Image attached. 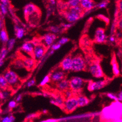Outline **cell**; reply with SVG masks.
<instances>
[{
	"instance_id": "obj_22",
	"label": "cell",
	"mask_w": 122,
	"mask_h": 122,
	"mask_svg": "<svg viewBox=\"0 0 122 122\" xmlns=\"http://www.w3.org/2000/svg\"><path fill=\"white\" fill-rule=\"evenodd\" d=\"M8 85L9 84L5 77L4 76H1V77H0V87H1V88L5 89L7 87Z\"/></svg>"
},
{
	"instance_id": "obj_24",
	"label": "cell",
	"mask_w": 122,
	"mask_h": 122,
	"mask_svg": "<svg viewBox=\"0 0 122 122\" xmlns=\"http://www.w3.org/2000/svg\"><path fill=\"white\" fill-rule=\"evenodd\" d=\"M15 43V39H11L7 41V49L8 50H11L13 48L14 45Z\"/></svg>"
},
{
	"instance_id": "obj_6",
	"label": "cell",
	"mask_w": 122,
	"mask_h": 122,
	"mask_svg": "<svg viewBox=\"0 0 122 122\" xmlns=\"http://www.w3.org/2000/svg\"><path fill=\"white\" fill-rule=\"evenodd\" d=\"M4 76L10 85H14L19 81V77L16 73L12 71H8L6 72Z\"/></svg>"
},
{
	"instance_id": "obj_45",
	"label": "cell",
	"mask_w": 122,
	"mask_h": 122,
	"mask_svg": "<svg viewBox=\"0 0 122 122\" xmlns=\"http://www.w3.org/2000/svg\"><path fill=\"white\" fill-rule=\"evenodd\" d=\"M109 40H110L111 42H114L115 41V38L113 37V36H111L110 39H109Z\"/></svg>"
},
{
	"instance_id": "obj_39",
	"label": "cell",
	"mask_w": 122,
	"mask_h": 122,
	"mask_svg": "<svg viewBox=\"0 0 122 122\" xmlns=\"http://www.w3.org/2000/svg\"><path fill=\"white\" fill-rule=\"evenodd\" d=\"M1 4L8 6L9 5V0H1Z\"/></svg>"
},
{
	"instance_id": "obj_4",
	"label": "cell",
	"mask_w": 122,
	"mask_h": 122,
	"mask_svg": "<svg viewBox=\"0 0 122 122\" xmlns=\"http://www.w3.org/2000/svg\"><path fill=\"white\" fill-rule=\"evenodd\" d=\"M70 88L74 91L80 90L84 85V80L78 77H74L70 81Z\"/></svg>"
},
{
	"instance_id": "obj_12",
	"label": "cell",
	"mask_w": 122,
	"mask_h": 122,
	"mask_svg": "<svg viewBox=\"0 0 122 122\" xmlns=\"http://www.w3.org/2000/svg\"><path fill=\"white\" fill-rule=\"evenodd\" d=\"M34 45L31 42H25L24 43L21 47L22 50L25 53L29 54H33L34 55Z\"/></svg>"
},
{
	"instance_id": "obj_3",
	"label": "cell",
	"mask_w": 122,
	"mask_h": 122,
	"mask_svg": "<svg viewBox=\"0 0 122 122\" xmlns=\"http://www.w3.org/2000/svg\"><path fill=\"white\" fill-rule=\"evenodd\" d=\"M64 107L66 111L69 112H74L77 107H79L77 98L71 97L64 102Z\"/></svg>"
},
{
	"instance_id": "obj_29",
	"label": "cell",
	"mask_w": 122,
	"mask_h": 122,
	"mask_svg": "<svg viewBox=\"0 0 122 122\" xmlns=\"http://www.w3.org/2000/svg\"><path fill=\"white\" fill-rule=\"evenodd\" d=\"M49 80H50V77H49V76H45L44 79H43V80L41 82L40 85H41V86H44V85H45V84H46L49 81Z\"/></svg>"
},
{
	"instance_id": "obj_32",
	"label": "cell",
	"mask_w": 122,
	"mask_h": 122,
	"mask_svg": "<svg viewBox=\"0 0 122 122\" xmlns=\"http://www.w3.org/2000/svg\"><path fill=\"white\" fill-rule=\"evenodd\" d=\"M61 44H60V43H56V44H53L52 45V50H58V49H59L61 47Z\"/></svg>"
},
{
	"instance_id": "obj_38",
	"label": "cell",
	"mask_w": 122,
	"mask_h": 122,
	"mask_svg": "<svg viewBox=\"0 0 122 122\" xmlns=\"http://www.w3.org/2000/svg\"><path fill=\"white\" fill-rule=\"evenodd\" d=\"M71 92L69 91H66V92H65V97H66L67 99H68V98H70L71 97Z\"/></svg>"
},
{
	"instance_id": "obj_37",
	"label": "cell",
	"mask_w": 122,
	"mask_h": 122,
	"mask_svg": "<svg viewBox=\"0 0 122 122\" xmlns=\"http://www.w3.org/2000/svg\"><path fill=\"white\" fill-rule=\"evenodd\" d=\"M35 84V79H32L30 81H29L27 84V86L28 87H30L32 86H33Z\"/></svg>"
},
{
	"instance_id": "obj_21",
	"label": "cell",
	"mask_w": 122,
	"mask_h": 122,
	"mask_svg": "<svg viewBox=\"0 0 122 122\" xmlns=\"http://www.w3.org/2000/svg\"><path fill=\"white\" fill-rule=\"evenodd\" d=\"M80 0H69L67 3V5L69 8L74 7L80 5Z\"/></svg>"
},
{
	"instance_id": "obj_15",
	"label": "cell",
	"mask_w": 122,
	"mask_h": 122,
	"mask_svg": "<svg viewBox=\"0 0 122 122\" xmlns=\"http://www.w3.org/2000/svg\"><path fill=\"white\" fill-rule=\"evenodd\" d=\"M58 88L62 91H67L69 88H70V82L65 79H62L58 82L57 84Z\"/></svg>"
},
{
	"instance_id": "obj_8",
	"label": "cell",
	"mask_w": 122,
	"mask_h": 122,
	"mask_svg": "<svg viewBox=\"0 0 122 122\" xmlns=\"http://www.w3.org/2000/svg\"><path fill=\"white\" fill-rule=\"evenodd\" d=\"M107 39V36L105 33L104 29L102 28L97 29L95 32L94 36V41L98 43H104Z\"/></svg>"
},
{
	"instance_id": "obj_40",
	"label": "cell",
	"mask_w": 122,
	"mask_h": 122,
	"mask_svg": "<svg viewBox=\"0 0 122 122\" xmlns=\"http://www.w3.org/2000/svg\"><path fill=\"white\" fill-rule=\"evenodd\" d=\"M2 122H11L10 117L7 116V117H5L4 118H3Z\"/></svg>"
},
{
	"instance_id": "obj_26",
	"label": "cell",
	"mask_w": 122,
	"mask_h": 122,
	"mask_svg": "<svg viewBox=\"0 0 122 122\" xmlns=\"http://www.w3.org/2000/svg\"><path fill=\"white\" fill-rule=\"evenodd\" d=\"M1 11L2 14L3 15L6 14L8 12V6L1 4Z\"/></svg>"
},
{
	"instance_id": "obj_27",
	"label": "cell",
	"mask_w": 122,
	"mask_h": 122,
	"mask_svg": "<svg viewBox=\"0 0 122 122\" xmlns=\"http://www.w3.org/2000/svg\"><path fill=\"white\" fill-rule=\"evenodd\" d=\"M7 49L5 48H4L2 49L1 53V61H2L3 59H4L6 56L7 53Z\"/></svg>"
},
{
	"instance_id": "obj_17",
	"label": "cell",
	"mask_w": 122,
	"mask_h": 122,
	"mask_svg": "<svg viewBox=\"0 0 122 122\" xmlns=\"http://www.w3.org/2000/svg\"><path fill=\"white\" fill-rule=\"evenodd\" d=\"M79 107H84L89 104V101L87 97L85 96H80L77 98Z\"/></svg>"
},
{
	"instance_id": "obj_19",
	"label": "cell",
	"mask_w": 122,
	"mask_h": 122,
	"mask_svg": "<svg viewBox=\"0 0 122 122\" xmlns=\"http://www.w3.org/2000/svg\"><path fill=\"white\" fill-rule=\"evenodd\" d=\"M23 63L24 67L30 70L32 69L34 65V60L30 58H26L23 61Z\"/></svg>"
},
{
	"instance_id": "obj_47",
	"label": "cell",
	"mask_w": 122,
	"mask_h": 122,
	"mask_svg": "<svg viewBox=\"0 0 122 122\" xmlns=\"http://www.w3.org/2000/svg\"><path fill=\"white\" fill-rule=\"evenodd\" d=\"M80 1H84V0H80Z\"/></svg>"
},
{
	"instance_id": "obj_36",
	"label": "cell",
	"mask_w": 122,
	"mask_h": 122,
	"mask_svg": "<svg viewBox=\"0 0 122 122\" xmlns=\"http://www.w3.org/2000/svg\"><path fill=\"white\" fill-rule=\"evenodd\" d=\"M118 7L120 12L122 14V0H119L118 3Z\"/></svg>"
},
{
	"instance_id": "obj_14",
	"label": "cell",
	"mask_w": 122,
	"mask_h": 122,
	"mask_svg": "<svg viewBox=\"0 0 122 122\" xmlns=\"http://www.w3.org/2000/svg\"><path fill=\"white\" fill-rule=\"evenodd\" d=\"M36 10V6L32 4H29L27 5L24 8V14L25 16H30Z\"/></svg>"
},
{
	"instance_id": "obj_25",
	"label": "cell",
	"mask_w": 122,
	"mask_h": 122,
	"mask_svg": "<svg viewBox=\"0 0 122 122\" xmlns=\"http://www.w3.org/2000/svg\"><path fill=\"white\" fill-rule=\"evenodd\" d=\"M112 69L115 75L118 76L119 74V70L118 69V64L116 62H114L112 63Z\"/></svg>"
},
{
	"instance_id": "obj_20",
	"label": "cell",
	"mask_w": 122,
	"mask_h": 122,
	"mask_svg": "<svg viewBox=\"0 0 122 122\" xmlns=\"http://www.w3.org/2000/svg\"><path fill=\"white\" fill-rule=\"evenodd\" d=\"M0 38L1 40L3 43H7L8 41V36L6 31L4 29H2L0 33Z\"/></svg>"
},
{
	"instance_id": "obj_44",
	"label": "cell",
	"mask_w": 122,
	"mask_h": 122,
	"mask_svg": "<svg viewBox=\"0 0 122 122\" xmlns=\"http://www.w3.org/2000/svg\"><path fill=\"white\" fill-rule=\"evenodd\" d=\"M64 26L66 28H69L71 26V24H65L64 25Z\"/></svg>"
},
{
	"instance_id": "obj_28",
	"label": "cell",
	"mask_w": 122,
	"mask_h": 122,
	"mask_svg": "<svg viewBox=\"0 0 122 122\" xmlns=\"http://www.w3.org/2000/svg\"><path fill=\"white\" fill-rule=\"evenodd\" d=\"M108 5V3L106 1H103L101 3H100L98 5H97V7L99 8H105Z\"/></svg>"
},
{
	"instance_id": "obj_5",
	"label": "cell",
	"mask_w": 122,
	"mask_h": 122,
	"mask_svg": "<svg viewBox=\"0 0 122 122\" xmlns=\"http://www.w3.org/2000/svg\"><path fill=\"white\" fill-rule=\"evenodd\" d=\"M89 71L92 76L96 78H101L104 76V74L100 65L98 63H93L89 68Z\"/></svg>"
},
{
	"instance_id": "obj_42",
	"label": "cell",
	"mask_w": 122,
	"mask_h": 122,
	"mask_svg": "<svg viewBox=\"0 0 122 122\" xmlns=\"http://www.w3.org/2000/svg\"><path fill=\"white\" fill-rule=\"evenodd\" d=\"M51 31L54 33H57L59 31V29L56 27H53L51 28Z\"/></svg>"
},
{
	"instance_id": "obj_43",
	"label": "cell",
	"mask_w": 122,
	"mask_h": 122,
	"mask_svg": "<svg viewBox=\"0 0 122 122\" xmlns=\"http://www.w3.org/2000/svg\"><path fill=\"white\" fill-rule=\"evenodd\" d=\"M21 94H20L17 96V98H16V101L17 102H19L21 100Z\"/></svg>"
},
{
	"instance_id": "obj_13",
	"label": "cell",
	"mask_w": 122,
	"mask_h": 122,
	"mask_svg": "<svg viewBox=\"0 0 122 122\" xmlns=\"http://www.w3.org/2000/svg\"><path fill=\"white\" fill-rule=\"evenodd\" d=\"M56 39V36L53 34H48L46 35L43 38L45 45L47 46H51Z\"/></svg>"
},
{
	"instance_id": "obj_46",
	"label": "cell",
	"mask_w": 122,
	"mask_h": 122,
	"mask_svg": "<svg viewBox=\"0 0 122 122\" xmlns=\"http://www.w3.org/2000/svg\"><path fill=\"white\" fill-rule=\"evenodd\" d=\"M50 2L52 5H55L56 3V1L55 0H50Z\"/></svg>"
},
{
	"instance_id": "obj_16",
	"label": "cell",
	"mask_w": 122,
	"mask_h": 122,
	"mask_svg": "<svg viewBox=\"0 0 122 122\" xmlns=\"http://www.w3.org/2000/svg\"><path fill=\"white\" fill-rule=\"evenodd\" d=\"M65 76V74L61 71H58L54 72L51 76V78L54 81L59 82L64 79Z\"/></svg>"
},
{
	"instance_id": "obj_7",
	"label": "cell",
	"mask_w": 122,
	"mask_h": 122,
	"mask_svg": "<svg viewBox=\"0 0 122 122\" xmlns=\"http://www.w3.org/2000/svg\"><path fill=\"white\" fill-rule=\"evenodd\" d=\"M45 51L46 48L44 45L41 44L36 45L34 47V56L36 59L39 60L43 56Z\"/></svg>"
},
{
	"instance_id": "obj_1",
	"label": "cell",
	"mask_w": 122,
	"mask_h": 122,
	"mask_svg": "<svg viewBox=\"0 0 122 122\" xmlns=\"http://www.w3.org/2000/svg\"><path fill=\"white\" fill-rule=\"evenodd\" d=\"M84 10L81 5L69 8L65 15L66 19L70 23L74 22L80 18Z\"/></svg>"
},
{
	"instance_id": "obj_9",
	"label": "cell",
	"mask_w": 122,
	"mask_h": 122,
	"mask_svg": "<svg viewBox=\"0 0 122 122\" xmlns=\"http://www.w3.org/2000/svg\"><path fill=\"white\" fill-rule=\"evenodd\" d=\"M106 84V83L104 80L93 82L90 84L89 89L90 91H93L100 90L105 86Z\"/></svg>"
},
{
	"instance_id": "obj_11",
	"label": "cell",
	"mask_w": 122,
	"mask_h": 122,
	"mask_svg": "<svg viewBox=\"0 0 122 122\" xmlns=\"http://www.w3.org/2000/svg\"><path fill=\"white\" fill-rule=\"evenodd\" d=\"M95 4L93 0H84L81 1L80 5L82 8L86 11L92 9L94 6Z\"/></svg>"
},
{
	"instance_id": "obj_31",
	"label": "cell",
	"mask_w": 122,
	"mask_h": 122,
	"mask_svg": "<svg viewBox=\"0 0 122 122\" xmlns=\"http://www.w3.org/2000/svg\"><path fill=\"white\" fill-rule=\"evenodd\" d=\"M9 95V93L7 91H3V92H1V97L3 99L6 98Z\"/></svg>"
},
{
	"instance_id": "obj_18",
	"label": "cell",
	"mask_w": 122,
	"mask_h": 122,
	"mask_svg": "<svg viewBox=\"0 0 122 122\" xmlns=\"http://www.w3.org/2000/svg\"><path fill=\"white\" fill-rule=\"evenodd\" d=\"M15 34L18 39H20L22 38L24 34V30L23 28H20L18 26H16L15 27Z\"/></svg>"
},
{
	"instance_id": "obj_35",
	"label": "cell",
	"mask_w": 122,
	"mask_h": 122,
	"mask_svg": "<svg viewBox=\"0 0 122 122\" xmlns=\"http://www.w3.org/2000/svg\"><path fill=\"white\" fill-rule=\"evenodd\" d=\"M107 96L109 97V98H110L114 100L115 101H118V98H117V96H116L115 95H114L113 94L108 93L107 94Z\"/></svg>"
},
{
	"instance_id": "obj_34",
	"label": "cell",
	"mask_w": 122,
	"mask_h": 122,
	"mask_svg": "<svg viewBox=\"0 0 122 122\" xmlns=\"http://www.w3.org/2000/svg\"><path fill=\"white\" fill-rule=\"evenodd\" d=\"M17 106V103L15 101H10L9 104H8V107L10 108H14L16 107Z\"/></svg>"
},
{
	"instance_id": "obj_2",
	"label": "cell",
	"mask_w": 122,
	"mask_h": 122,
	"mask_svg": "<svg viewBox=\"0 0 122 122\" xmlns=\"http://www.w3.org/2000/svg\"><path fill=\"white\" fill-rule=\"evenodd\" d=\"M86 65L84 59L81 56H76L72 58L71 71H79L85 69Z\"/></svg>"
},
{
	"instance_id": "obj_10",
	"label": "cell",
	"mask_w": 122,
	"mask_h": 122,
	"mask_svg": "<svg viewBox=\"0 0 122 122\" xmlns=\"http://www.w3.org/2000/svg\"><path fill=\"white\" fill-rule=\"evenodd\" d=\"M61 67L64 71H69L72 68V58L68 56L65 58L61 63Z\"/></svg>"
},
{
	"instance_id": "obj_23",
	"label": "cell",
	"mask_w": 122,
	"mask_h": 122,
	"mask_svg": "<svg viewBox=\"0 0 122 122\" xmlns=\"http://www.w3.org/2000/svg\"><path fill=\"white\" fill-rule=\"evenodd\" d=\"M51 103L54 104H57V105H64V101L61 97H57L51 101Z\"/></svg>"
},
{
	"instance_id": "obj_33",
	"label": "cell",
	"mask_w": 122,
	"mask_h": 122,
	"mask_svg": "<svg viewBox=\"0 0 122 122\" xmlns=\"http://www.w3.org/2000/svg\"><path fill=\"white\" fill-rule=\"evenodd\" d=\"M69 41V39L67 38H63L61 39H60L58 43H60V44H64L66 43H67V42H68V41Z\"/></svg>"
},
{
	"instance_id": "obj_41",
	"label": "cell",
	"mask_w": 122,
	"mask_h": 122,
	"mask_svg": "<svg viewBox=\"0 0 122 122\" xmlns=\"http://www.w3.org/2000/svg\"><path fill=\"white\" fill-rule=\"evenodd\" d=\"M117 97L118 98V101H122V91L119 92V93L118 94Z\"/></svg>"
},
{
	"instance_id": "obj_30",
	"label": "cell",
	"mask_w": 122,
	"mask_h": 122,
	"mask_svg": "<svg viewBox=\"0 0 122 122\" xmlns=\"http://www.w3.org/2000/svg\"><path fill=\"white\" fill-rule=\"evenodd\" d=\"M117 26L120 31L122 32V17L120 18L117 23Z\"/></svg>"
}]
</instances>
